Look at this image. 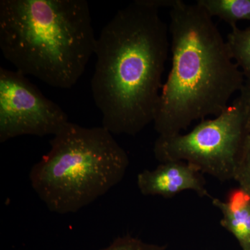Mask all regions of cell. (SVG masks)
Listing matches in <instances>:
<instances>
[{"label": "cell", "mask_w": 250, "mask_h": 250, "mask_svg": "<svg viewBox=\"0 0 250 250\" xmlns=\"http://www.w3.org/2000/svg\"><path fill=\"white\" fill-rule=\"evenodd\" d=\"M169 47L159 10L143 0L120 9L100 32L90 85L112 134L135 136L154 121Z\"/></svg>", "instance_id": "6da1fadb"}, {"label": "cell", "mask_w": 250, "mask_h": 250, "mask_svg": "<svg viewBox=\"0 0 250 250\" xmlns=\"http://www.w3.org/2000/svg\"><path fill=\"white\" fill-rule=\"evenodd\" d=\"M170 17L172 67L153 121L162 137L218 116L246 82L213 18L200 4L180 0Z\"/></svg>", "instance_id": "7a4b0ae2"}, {"label": "cell", "mask_w": 250, "mask_h": 250, "mask_svg": "<svg viewBox=\"0 0 250 250\" xmlns=\"http://www.w3.org/2000/svg\"><path fill=\"white\" fill-rule=\"evenodd\" d=\"M85 0H1L0 49L23 75L70 89L95 53Z\"/></svg>", "instance_id": "3957f363"}, {"label": "cell", "mask_w": 250, "mask_h": 250, "mask_svg": "<svg viewBox=\"0 0 250 250\" xmlns=\"http://www.w3.org/2000/svg\"><path fill=\"white\" fill-rule=\"evenodd\" d=\"M31 167L29 180L50 211L74 213L107 193L124 178L129 160L113 135L101 126L69 122Z\"/></svg>", "instance_id": "277c9868"}, {"label": "cell", "mask_w": 250, "mask_h": 250, "mask_svg": "<svg viewBox=\"0 0 250 250\" xmlns=\"http://www.w3.org/2000/svg\"><path fill=\"white\" fill-rule=\"evenodd\" d=\"M250 132L248 112L238 97L213 119L205 120L186 134L162 137L153 152L160 163L185 161L220 182L231 180Z\"/></svg>", "instance_id": "5b68a950"}, {"label": "cell", "mask_w": 250, "mask_h": 250, "mask_svg": "<svg viewBox=\"0 0 250 250\" xmlns=\"http://www.w3.org/2000/svg\"><path fill=\"white\" fill-rule=\"evenodd\" d=\"M69 122L62 108L27 76L0 67V142L24 135L54 136Z\"/></svg>", "instance_id": "8992f818"}, {"label": "cell", "mask_w": 250, "mask_h": 250, "mask_svg": "<svg viewBox=\"0 0 250 250\" xmlns=\"http://www.w3.org/2000/svg\"><path fill=\"white\" fill-rule=\"evenodd\" d=\"M202 174L197 167L185 161H168L161 163L154 170L140 172L137 186L146 196L170 198L180 192L191 190L200 197L210 199Z\"/></svg>", "instance_id": "52a82bcc"}, {"label": "cell", "mask_w": 250, "mask_h": 250, "mask_svg": "<svg viewBox=\"0 0 250 250\" xmlns=\"http://www.w3.org/2000/svg\"><path fill=\"white\" fill-rule=\"evenodd\" d=\"M221 212L220 224L236 238L243 250H250V197L241 188L233 189L225 201L211 197Z\"/></svg>", "instance_id": "ba28073f"}, {"label": "cell", "mask_w": 250, "mask_h": 250, "mask_svg": "<svg viewBox=\"0 0 250 250\" xmlns=\"http://www.w3.org/2000/svg\"><path fill=\"white\" fill-rule=\"evenodd\" d=\"M212 18H218L231 28L239 21H250V0H198Z\"/></svg>", "instance_id": "9c48e42d"}, {"label": "cell", "mask_w": 250, "mask_h": 250, "mask_svg": "<svg viewBox=\"0 0 250 250\" xmlns=\"http://www.w3.org/2000/svg\"><path fill=\"white\" fill-rule=\"evenodd\" d=\"M231 58L243 72L246 80L250 81V27L231 28L226 41Z\"/></svg>", "instance_id": "30bf717a"}, {"label": "cell", "mask_w": 250, "mask_h": 250, "mask_svg": "<svg viewBox=\"0 0 250 250\" xmlns=\"http://www.w3.org/2000/svg\"><path fill=\"white\" fill-rule=\"evenodd\" d=\"M233 180L250 197V132L237 164Z\"/></svg>", "instance_id": "8fae6325"}, {"label": "cell", "mask_w": 250, "mask_h": 250, "mask_svg": "<svg viewBox=\"0 0 250 250\" xmlns=\"http://www.w3.org/2000/svg\"><path fill=\"white\" fill-rule=\"evenodd\" d=\"M165 246L145 243L134 237L126 236L118 237L111 244L101 250H165Z\"/></svg>", "instance_id": "7c38bea8"}, {"label": "cell", "mask_w": 250, "mask_h": 250, "mask_svg": "<svg viewBox=\"0 0 250 250\" xmlns=\"http://www.w3.org/2000/svg\"><path fill=\"white\" fill-rule=\"evenodd\" d=\"M180 0H143L145 4L159 10L161 8L173 9Z\"/></svg>", "instance_id": "4fadbf2b"}, {"label": "cell", "mask_w": 250, "mask_h": 250, "mask_svg": "<svg viewBox=\"0 0 250 250\" xmlns=\"http://www.w3.org/2000/svg\"><path fill=\"white\" fill-rule=\"evenodd\" d=\"M238 97L241 99L246 106L250 127V81L246 80Z\"/></svg>", "instance_id": "5bb4252c"}]
</instances>
